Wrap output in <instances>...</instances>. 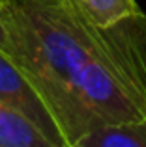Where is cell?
Wrapping results in <instances>:
<instances>
[{"instance_id": "obj_1", "label": "cell", "mask_w": 146, "mask_h": 147, "mask_svg": "<svg viewBox=\"0 0 146 147\" xmlns=\"http://www.w3.org/2000/svg\"><path fill=\"white\" fill-rule=\"evenodd\" d=\"M8 56L53 112L68 145L81 136L79 84L109 47L114 24L99 26L77 0H0Z\"/></svg>"}, {"instance_id": "obj_2", "label": "cell", "mask_w": 146, "mask_h": 147, "mask_svg": "<svg viewBox=\"0 0 146 147\" xmlns=\"http://www.w3.org/2000/svg\"><path fill=\"white\" fill-rule=\"evenodd\" d=\"M0 100L28 117L58 147H70L43 97L4 50H0Z\"/></svg>"}, {"instance_id": "obj_3", "label": "cell", "mask_w": 146, "mask_h": 147, "mask_svg": "<svg viewBox=\"0 0 146 147\" xmlns=\"http://www.w3.org/2000/svg\"><path fill=\"white\" fill-rule=\"evenodd\" d=\"M0 147H58L28 117L0 100Z\"/></svg>"}, {"instance_id": "obj_4", "label": "cell", "mask_w": 146, "mask_h": 147, "mask_svg": "<svg viewBox=\"0 0 146 147\" xmlns=\"http://www.w3.org/2000/svg\"><path fill=\"white\" fill-rule=\"evenodd\" d=\"M71 147H146V117L86 132Z\"/></svg>"}, {"instance_id": "obj_5", "label": "cell", "mask_w": 146, "mask_h": 147, "mask_svg": "<svg viewBox=\"0 0 146 147\" xmlns=\"http://www.w3.org/2000/svg\"><path fill=\"white\" fill-rule=\"evenodd\" d=\"M77 4L99 26H111L144 13L137 0H77Z\"/></svg>"}, {"instance_id": "obj_6", "label": "cell", "mask_w": 146, "mask_h": 147, "mask_svg": "<svg viewBox=\"0 0 146 147\" xmlns=\"http://www.w3.org/2000/svg\"><path fill=\"white\" fill-rule=\"evenodd\" d=\"M0 50L8 54L10 50V45H8V36H6V30H4V24H2V19H0Z\"/></svg>"}]
</instances>
